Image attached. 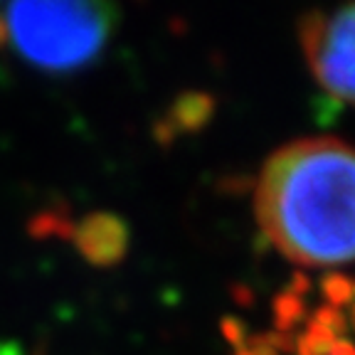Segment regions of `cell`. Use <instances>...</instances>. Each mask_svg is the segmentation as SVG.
<instances>
[{"label":"cell","instance_id":"2","mask_svg":"<svg viewBox=\"0 0 355 355\" xmlns=\"http://www.w3.org/2000/svg\"><path fill=\"white\" fill-rule=\"evenodd\" d=\"M109 3H12L0 6V50L44 72H74L94 62L116 30Z\"/></svg>","mask_w":355,"mask_h":355},{"label":"cell","instance_id":"12","mask_svg":"<svg viewBox=\"0 0 355 355\" xmlns=\"http://www.w3.org/2000/svg\"><path fill=\"white\" fill-rule=\"evenodd\" d=\"M353 321H355V306H353Z\"/></svg>","mask_w":355,"mask_h":355},{"label":"cell","instance_id":"4","mask_svg":"<svg viewBox=\"0 0 355 355\" xmlns=\"http://www.w3.org/2000/svg\"><path fill=\"white\" fill-rule=\"evenodd\" d=\"M77 247L94 264H114L121 259L128 244V232L119 217L92 215L74 232Z\"/></svg>","mask_w":355,"mask_h":355},{"label":"cell","instance_id":"11","mask_svg":"<svg viewBox=\"0 0 355 355\" xmlns=\"http://www.w3.org/2000/svg\"><path fill=\"white\" fill-rule=\"evenodd\" d=\"M0 355H25L17 343H0Z\"/></svg>","mask_w":355,"mask_h":355},{"label":"cell","instance_id":"10","mask_svg":"<svg viewBox=\"0 0 355 355\" xmlns=\"http://www.w3.org/2000/svg\"><path fill=\"white\" fill-rule=\"evenodd\" d=\"M225 331H227V338L232 340V343H242V336H239V333H242V326H234V323H225Z\"/></svg>","mask_w":355,"mask_h":355},{"label":"cell","instance_id":"8","mask_svg":"<svg viewBox=\"0 0 355 355\" xmlns=\"http://www.w3.org/2000/svg\"><path fill=\"white\" fill-rule=\"evenodd\" d=\"M311 323H316V326L326 328V331H331L333 336H340L345 328V321L343 316L338 313V309L336 306H323V309L316 311V316H313V321Z\"/></svg>","mask_w":355,"mask_h":355},{"label":"cell","instance_id":"7","mask_svg":"<svg viewBox=\"0 0 355 355\" xmlns=\"http://www.w3.org/2000/svg\"><path fill=\"white\" fill-rule=\"evenodd\" d=\"M323 294L331 301V306H340L350 301V296H355V284L345 277H328L323 282Z\"/></svg>","mask_w":355,"mask_h":355},{"label":"cell","instance_id":"5","mask_svg":"<svg viewBox=\"0 0 355 355\" xmlns=\"http://www.w3.org/2000/svg\"><path fill=\"white\" fill-rule=\"evenodd\" d=\"M212 114V99L205 94H190L183 96V99L175 104V111H173V123L183 131H195L198 126L210 119Z\"/></svg>","mask_w":355,"mask_h":355},{"label":"cell","instance_id":"9","mask_svg":"<svg viewBox=\"0 0 355 355\" xmlns=\"http://www.w3.org/2000/svg\"><path fill=\"white\" fill-rule=\"evenodd\" d=\"M328 355H355V345H350L348 340H336L331 348V353Z\"/></svg>","mask_w":355,"mask_h":355},{"label":"cell","instance_id":"1","mask_svg":"<svg viewBox=\"0 0 355 355\" xmlns=\"http://www.w3.org/2000/svg\"><path fill=\"white\" fill-rule=\"evenodd\" d=\"M257 220L284 257L328 266L355 259V148L306 139L279 148L257 185Z\"/></svg>","mask_w":355,"mask_h":355},{"label":"cell","instance_id":"3","mask_svg":"<svg viewBox=\"0 0 355 355\" xmlns=\"http://www.w3.org/2000/svg\"><path fill=\"white\" fill-rule=\"evenodd\" d=\"M301 44L311 69L333 96L355 101V6L313 12L301 22Z\"/></svg>","mask_w":355,"mask_h":355},{"label":"cell","instance_id":"13","mask_svg":"<svg viewBox=\"0 0 355 355\" xmlns=\"http://www.w3.org/2000/svg\"><path fill=\"white\" fill-rule=\"evenodd\" d=\"M242 355H254V353H242Z\"/></svg>","mask_w":355,"mask_h":355},{"label":"cell","instance_id":"6","mask_svg":"<svg viewBox=\"0 0 355 355\" xmlns=\"http://www.w3.org/2000/svg\"><path fill=\"white\" fill-rule=\"evenodd\" d=\"M274 311H277V326L279 328H291L304 313V299L301 291H286L274 301Z\"/></svg>","mask_w":355,"mask_h":355}]
</instances>
